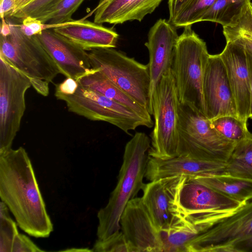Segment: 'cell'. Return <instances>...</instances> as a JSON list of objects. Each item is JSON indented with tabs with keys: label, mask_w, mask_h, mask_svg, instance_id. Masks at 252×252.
I'll use <instances>...</instances> for the list:
<instances>
[{
	"label": "cell",
	"mask_w": 252,
	"mask_h": 252,
	"mask_svg": "<svg viewBox=\"0 0 252 252\" xmlns=\"http://www.w3.org/2000/svg\"><path fill=\"white\" fill-rule=\"evenodd\" d=\"M250 74V109L249 118L252 119V56L246 52Z\"/></svg>",
	"instance_id": "74e56055"
},
{
	"label": "cell",
	"mask_w": 252,
	"mask_h": 252,
	"mask_svg": "<svg viewBox=\"0 0 252 252\" xmlns=\"http://www.w3.org/2000/svg\"><path fill=\"white\" fill-rule=\"evenodd\" d=\"M252 236V199L233 212L204 225L187 252H228L234 244Z\"/></svg>",
	"instance_id": "9c48e42d"
},
{
	"label": "cell",
	"mask_w": 252,
	"mask_h": 252,
	"mask_svg": "<svg viewBox=\"0 0 252 252\" xmlns=\"http://www.w3.org/2000/svg\"><path fill=\"white\" fill-rule=\"evenodd\" d=\"M226 173L252 180V133L236 143L225 163Z\"/></svg>",
	"instance_id": "603a6c76"
},
{
	"label": "cell",
	"mask_w": 252,
	"mask_h": 252,
	"mask_svg": "<svg viewBox=\"0 0 252 252\" xmlns=\"http://www.w3.org/2000/svg\"><path fill=\"white\" fill-rule=\"evenodd\" d=\"M179 104L171 70L162 77L153 95L155 122L149 157L166 160L178 156Z\"/></svg>",
	"instance_id": "8992f818"
},
{
	"label": "cell",
	"mask_w": 252,
	"mask_h": 252,
	"mask_svg": "<svg viewBox=\"0 0 252 252\" xmlns=\"http://www.w3.org/2000/svg\"><path fill=\"white\" fill-rule=\"evenodd\" d=\"M120 225L132 252L168 251L170 229H160L155 224L141 197H135L128 202Z\"/></svg>",
	"instance_id": "7c38bea8"
},
{
	"label": "cell",
	"mask_w": 252,
	"mask_h": 252,
	"mask_svg": "<svg viewBox=\"0 0 252 252\" xmlns=\"http://www.w3.org/2000/svg\"><path fill=\"white\" fill-rule=\"evenodd\" d=\"M228 252H252V236L234 244Z\"/></svg>",
	"instance_id": "d590c367"
},
{
	"label": "cell",
	"mask_w": 252,
	"mask_h": 252,
	"mask_svg": "<svg viewBox=\"0 0 252 252\" xmlns=\"http://www.w3.org/2000/svg\"><path fill=\"white\" fill-rule=\"evenodd\" d=\"M0 198L29 235L47 238L53 231L32 162L22 147L0 155Z\"/></svg>",
	"instance_id": "6da1fadb"
},
{
	"label": "cell",
	"mask_w": 252,
	"mask_h": 252,
	"mask_svg": "<svg viewBox=\"0 0 252 252\" xmlns=\"http://www.w3.org/2000/svg\"><path fill=\"white\" fill-rule=\"evenodd\" d=\"M55 95L65 102L69 111L92 121L109 123L128 134L138 126H154L127 107L79 84L72 94Z\"/></svg>",
	"instance_id": "ba28073f"
},
{
	"label": "cell",
	"mask_w": 252,
	"mask_h": 252,
	"mask_svg": "<svg viewBox=\"0 0 252 252\" xmlns=\"http://www.w3.org/2000/svg\"><path fill=\"white\" fill-rule=\"evenodd\" d=\"M226 42L241 45L252 56V2L250 1L240 15L228 26L223 27Z\"/></svg>",
	"instance_id": "cb8c5ba5"
},
{
	"label": "cell",
	"mask_w": 252,
	"mask_h": 252,
	"mask_svg": "<svg viewBox=\"0 0 252 252\" xmlns=\"http://www.w3.org/2000/svg\"><path fill=\"white\" fill-rule=\"evenodd\" d=\"M183 28L175 46L171 72L180 103L188 104L205 116L202 86L210 54L205 42L191 25Z\"/></svg>",
	"instance_id": "3957f363"
},
{
	"label": "cell",
	"mask_w": 252,
	"mask_h": 252,
	"mask_svg": "<svg viewBox=\"0 0 252 252\" xmlns=\"http://www.w3.org/2000/svg\"><path fill=\"white\" fill-rule=\"evenodd\" d=\"M9 209L2 201L0 203V252H12L14 239L19 233L17 224L11 218Z\"/></svg>",
	"instance_id": "83f0119b"
},
{
	"label": "cell",
	"mask_w": 252,
	"mask_h": 252,
	"mask_svg": "<svg viewBox=\"0 0 252 252\" xmlns=\"http://www.w3.org/2000/svg\"><path fill=\"white\" fill-rule=\"evenodd\" d=\"M178 129V156L226 163L236 143L221 135L205 115L181 103Z\"/></svg>",
	"instance_id": "5b68a950"
},
{
	"label": "cell",
	"mask_w": 252,
	"mask_h": 252,
	"mask_svg": "<svg viewBox=\"0 0 252 252\" xmlns=\"http://www.w3.org/2000/svg\"><path fill=\"white\" fill-rule=\"evenodd\" d=\"M195 0H168L169 21L172 24Z\"/></svg>",
	"instance_id": "836d02e7"
},
{
	"label": "cell",
	"mask_w": 252,
	"mask_h": 252,
	"mask_svg": "<svg viewBox=\"0 0 252 252\" xmlns=\"http://www.w3.org/2000/svg\"><path fill=\"white\" fill-rule=\"evenodd\" d=\"M211 121L212 126L221 135L235 142L244 138L250 132L247 124L237 117L223 116Z\"/></svg>",
	"instance_id": "4316f807"
},
{
	"label": "cell",
	"mask_w": 252,
	"mask_h": 252,
	"mask_svg": "<svg viewBox=\"0 0 252 252\" xmlns=\"http://www.w3.org/2000/svg\"><path fill=\"white\" fill-rule=\"evenodd\" d=\"M29 237L18 233L13 242L12 252H44Z\"/></svg>",
	"instance_id": "1f68e13d"
},
{
	"label": "cell",
	"mask_w": 252,
	"mask_h": 252,
	"mask_svg": "<svg viewBox=\"0 0 252 252\" xmlns=\"http://www.w3.org/2000/svg\"><path fill=\"white\" fill-rule=\"evenodd\" d=\"M163 0H100L88 16L94 13V22L121 24L126 21L141 22L151 14Z\"/></svg>",
	"instance_id": "ffe728a7"
},
{
	"label": "cell",
	"mask_w": 252,
	"mask_h": 252,
	"mask_svg": "<svg viewBox=\"0 0 252 252\" xmlns=\"http://www.w3.org/2000/svg\"><path fill=\"white\" fill-rule=\"evenodd\" d=\"M150 147V139L142 132H136L126 144L116 186L106 205L97 213L98 239H105L121 229L120 220L126 205L146 185L143 179Z\"/></svg>",
	"instance_id": "7a4b0ae2"
},
{
	"label": "cell",
	"mask_w": 252,
	"mask_h": 252,
	"mask_svg": "<svg viewBox=\"0 0 252 252\" xmlns=\"http://www.w3.org/2000/svg\"><path fill=\"white\" fill-rule=\"evenodd\" d=\"M192 178L241 203H245L252 199V180L235 177L227 174Z\"/></svg>",
	"instance_id": "7402d4cb"
},
{
	"label": "cell",
	"mask_w": 252,
	"mask_h": 252,
	"mask_svg": "<svg viewBox=\"0 0 252 252\" xmlns=\"http://www.w3.org/2000/svg\"><path fill=\"white\" fill-rule=\"evenodd\" d=\"M92 250L96 252H132L126 237L120 230L105 239H97Z\"/></svg>",
	"instance_id": "f546056e"
},
{
	"label": "cell",
	"mask_w": 252,
	"mask_h": 252,
	"mask_svg": "<svg viewBox=\"0 0 252 252\" xmlns=\"http://www.w3.org/2000/svg\"><path fill=\"white\" fill-rule=\"evenodd\" d=\"M225 67L238 118L247 124L250 109V74L247 56L240 45L226 42L220 54Z\"/></svg>",
	"instance_id": "e0dca14e"
},
{
	"label": "cell",
	"mask_w": 252,
	"mask_h": 252,
	"mask_svg": "<svg viewBox=\"0 0 252 252\" xmlns=\"http://www.w3.org/2000/svg\"><path fill=\"white\" fill-rule=\"evenodd\" d=\"M216 0H195L177 18L172 24L177 27H184L199 22L201 15Z\"/></svg>",
	"instance_id": "f1b7e54d"
},
{
	"label": "cell",
	"mask_w": 252,
	"mask_h": 252,
	"mask_svg": "<svg viewBox=\"0 0 252 252\" xmlns=\"http://www.w3.org/2000/svg\"><path fill=\"white\" fill-rule=\"evenodd\" d=\"M53 30L86 51L115 48L119 38L113 29L83 19L59 24Z\"/></svg>",
	"instance_id": "d6986e66"
},
{
	"label": "cell",
	"mask_w": 252,
	"mask_h": 252,
	"mask_svg": "<svg viewBox=\"0 0 252 252\" xmlns=\"http://www.w3.org/2000/svg\"><path fill=\"white\" fill-rule=\"evenodd\" d=\"M178 36L176 27L166 19H158L149 31L145 45L149 54L148 65L150 83L148 110L151 115L153 94L162 77L171 71Z\"/></svg>",
	"instance_id": "5bb4252c"
},
{
	"label": "cell",
	"mask_w": 252,
	"mask_h": 252,
	"mask_svg": "<svg viewBox=\"0 0 252 252\" xmlns=\"http://www.w3.org/2000/svg\"><path fill=\"white\" fill-rule=\"evenodd\" d=\"M184 176L161 178L150 181L143 189L142 201L155 224L169 229L187 220L180 206Z\"/></svg>",
	"instance_id": "4fadbf2b"
},
{
	"label": "cell",
	"mask_w": 252,
	"mask_h": 252,
	"mask_svg": "<svg viewBox=\"0 0 252 252\" xmlns=\"http://www.w3.org/2000/svg\"><path fill=\"white\" fill-rule=\"evenodd\" d=\"M59 0H34L26 6L12 12L9 16L22 20L28 17L35 18Z\"/></svg>",
	"instance_id": "4dcf8cb0"
},
{
	"label": "cell",
	"mask_w": 252,
	"mask_h": 252,
	"mask_svg": "<svg viewBox=\"0 0 252 252\" xmlns=\"http://www.w3.org/2000/svg\"><path fill=\"white\" fill-rule=\"evenodd\" d=\"M30 79L0 57V155L11 149L26 109Z\"/></svg>",
	"instance_id": "30bf717a"
},
{
	"label": "cell",
	"mask_w": 252,
	"mask_h": 252,
	"mask_svg": "<svg viewBox=\"0 0 252 252\" xmlns=\"http://www.w3.org/2000/svg\"><path fill=\"white\" fill-rule=\"evenodd\" d=\"M251 0H216L200 17L199 22L210 21L222 27L229 25L238 17Z\"/></svg>",
	"instance_id": "d4e9b609"
},
{
	"label": "cell",
	"mask_w": 252,
	"mask_h": 252,
	"mask_svg": "<svg viewBox=\"0 0 252 252\" xmlns=\"http://www.w3.org/2000/svg\"><path fill=\"white\" fill-rule=\"evenodd\" d=\"M15 8V0H0V15L1 19L9 16Z\"/></svg>",
	"instance_id": "8d00e7d4"
},
{
	"label": "cell",
	"mask_w": 252,
	"mask_h": 252,
	"mask_svg": "<svg viewBox=\"0 0 252 252\" xmlns=\"http://www.w3.org/2000/svg\"><path fill=\"white\" fill-rule=\"evenodd\" d=\"M179 202L185 219L197 229L198 233L205 224L234 212L244 204L188 177L182 186Z\"/></svg>",
	"instance_id": "8fae6325"
},
{
	"label": "cell",
	"mask_w": 252,
	"mask_h": 252,
	"mask_svg": "<svg viewBox=\"0 0 252 252\" xmlns=\"http://www.w3.org/2000/svg\"><path fill=\"white\" fill-rule=\"evenodd\" d=\"M33 0H15L16 8L13 12L26 6Z\"/></svg>",
	"instance_id": "f35d334b"
},
{
	"label": "cell",
	"mask_w": 252,
	"mask_h": 252,
	"mask_svg": "<svg viewBox=\"0 0 252 252\" xmlns=\"http://www.w3.org/2000/svg\"><path fill=\"white\" fill-rule=\"evenodd\" d=\"M78 85L77 80L70 77H66L63 82L55 85V93L72 94L75 93Z\"/></svg>",
	"instance_id": "e575fe53"
},
{
	"label": "cell",
	"mask_w": 252,
	"mask_h": 252,
	"mask_svg": "<svg viewBox=\"0 0 252 252\" xmlns=\"http://www.w3.org/2000/svg\"><path fill=\"white\" fill-rule=\"evenodd\" d=\"M87 51L92 68L101 71L118 87L148 109L150 83L148 64L141 63L114 48Z\"/></svg>",
	"instance_id": "52a82bcc"
},
{
	"label": "cell",
	"mask_w": 252,
	"mask_h": 252,
	"mask_svg": "<svg viewBox=\"0 0 252 252\" xmlns=\"http://www.w3.org/2000/svg\"><path fill=\"white\" fill-rule=\"evenodd\" d=\"M36 35L66 77L77 80L92 70L88 51L53 29L44 30Z\"/></svg>",
	"instance_id": "2e32d148"
},
{
	"label": "cell",
	"mask_w": 252,
	"mask_h": 252,
	"mask_svg": "<svg viewBox=\"0 0 252 252\" xmlns=\"http://www.w3.org/2000/svg\"><path fill=\"white\" fill-rule=\"evenodd\" d=\"M85 0H59L35 18L45 24V29H53L58 25L73 20L72 15Z\"/></svg>",
	"instance_id": "484cf974"
},
{
	"label": "cell",
	"mask_w": 252,
	"mask_h": 252,
	"mask_svg": "<svg viewBox=\"0 0 252 252\" xmlns=\"http://www.w3.org/2000/svg\"><path fill=\"white\" fill-rule=\"evenodd\" d=\"M202 91L205 116L209 120L223 116L238 117L225 67L220 54L209 55L204 71Z\"/></svg>",
	"instance_id": "9a60e30c"
},
{
	"label": "cell",
	"mask_w": 252,
	"mask_h": 252,
	"mask_svg": "<svg viewBox=\"0 0 252 252\" xmlns=\"http://www.w3.org/2000/svg\"><path fill=\"white\" fill-rule=\"evenodd\" d=\"M18 25L21 31L28 36L38 34L44 30V24L37 19L31 17L23 19L21 24Z\"/></svg>",
	"instance_id": "d6a6232c"
},
{
	"label": "cell",
	"mask_w": 252,
	"mask_h": 252,
	"mask_svg": "<svg viewBox=\"0 0 252 252\" xmlns=\"http://www.w3.org/2000/svg\"><path fill=\"white\" fill-rule=\"evenodd\" d=\"M226 174L225 163L179 156L162 160L149 157L145 177L150 181L161 178L184 176L195 178Z\"/></svg>",
	"instance_id": "ac0fdd59"
},
{
	"label": "cell",
	"mask_w": 252,
	"mask_h": 252,
	"mask_svg": "<svg viewBox=\"0 0 252 252\" xmlns=\"http://www.w3.org/2000/svg\"><path fill=\"white\" fill-rule=\"evenodd\" d=\"M10 32L0 37V57L30 80L40 94H49V84L61 73L36 35L28 36L18 24L9 22Z\"/></svg>",
	"instance_id": "277c9868"
},
{
	"label": "cell",
	"mask_w": 252,
	"mask_h": 252,
	"mask_svg": "<svg viewBox=\"0 0 252 252\" xmlns=\"http://www.w3.org/2000/svg\"><path fill=\"white\" fill-rule=\"evenodd\" d=\"M77 81L81 86L123 104L145 120L154 124L147 108L141 105L118 87L100 70L92 68L90 72Z\"/></svg>",
	"instance_id": "44dd1931"
}]
</instances>
